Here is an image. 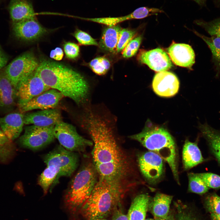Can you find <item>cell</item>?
I'll return each instance as SVG.
<instances>
[{
    "instance_id": "1",
    "label": "cell",
    "mask_w": 220,
    "mask_h": 220,
    "mask_svg": "<svg viewBox=\"0 0 220 220\" xmlns=\"http://www.w3.org/2000/svg\"><path fill=\"white\" fill-rule=\"evenodd\" d=\"M82 127L92 139L93 164L99 178L121 183L126 170V163L108 120L90 110L80 117Z\"/></svg>"
},
{
    "instance_id": "2",
    "label": "cell",
    "mask_w": 220,
    "mask_h": 220,
    "mask_svg": "<svg viewBox=\"0 0 220 220\" xmlns=\"http://www.w3.org/2000/svg\"><path fill=\"white\" fill-rule=\"evenodd\" d=\"M36 71L50 89L57 90L78 105L86 103L89 93V85L78 72L61 63L48 60L39 63Z\"/></svg>"
},
{
    "instance_id": "3",
    "label": "cell",
    "mask_w": 220,
    "mask_h": 220,
    "mask_svg": "<svg viewBox=\"0 0 220 220\" xmlns=\"http://www.w3.org/2000/svg\"><path fill=\"white\" fill-rule=\"evenodd\" d=\"M129 138L160 156L168 163L174 179L180 185L178 149L173 138L167 130L154 125L148 120L141 132Z\"/></svg>"
},
{
    "instance_id": "4",
    "label": "cell",
    "mask_w": 220,
    "mask_h": 220,
    "mask_svg": "<svg viewBox=\"0 0 220 220\" xmlns=\"http://www.w3.org/2000/svg\"><path fill=\"white\" fill-rule=\"evenodd\" d=\"M98 175L93 164H85L70 181L64 194L61 207L68 220H77L81 207L98 181Z\"/></svg>"
},
{
    "instance_id": "5",
    "label": "cell",
    "mask_w": 220,
    "mask_h": 220,
    "mask_svg": "<svg viewBox=\"0 0 220 220\" xmlns=\"http://www.w3.org/2000/svg\"><path fill=\"white\" fill-rule=\"evenodd\" d=\"M122 191L121 183L99 178L80 214L86 220L105 218L120 206Z\"/></svg>"
},
{
    "instance_id": "6",
    "label": "cell",
    "mask_w": 220,
    "mask_h": 220,
    "mask_svg": "<svg viewBox=\"0 0 220 220\" xmlns=\"http://www.w3.org/2000/svg\"><path fill=\"white\" fill-rule=\"evenodd\" d=\"M43 159L46 166H53L58 172L52 189L58 183L60 177L72 175L77 168L79 162V157L76 152L69 151L60 145L45 155Z\"/></svg>"
},
{
    "instance_id": "7",
    "label": "cell",
    "mask_w": 220,
    "mask_h": 220,
    "mask_svg": "<svg viewBox=\"0 0 220 220\" xmlns=\"http://www.w3.org/2000/svg\"><path fill=\"white\" fill-rule=\"evenodd\" d=\"M54 133L60 145L70 151L83 152L93 145L92 141L79 135L75 127L63 121L55 126Z\"/></svg>"
},
{
    "instance_id": "8",
    "label": "cell",
    "mask_w": 220,
    "mask_h": 220,
    "mask_svg": "<svg viewBox=\"0 0 220 220\" xmlns=\"http://www.w3.org/2000/svg\"><path fill=\"white\" fill-rule=\"evenodd\" d=\"M55 126L39 127L34 125L25 127L19 142L22 147L35 151L42 149L51 143L55 138Z\"/></svg>"
},
{
    "instance_id": "9",
    "label": "cell",
    "mask_w": 220,
    "mask_h": 220,
    "mask_svg": "<svg viewBox=\"0 0 220 220\" xmlns=\"http://www.w3.org/2000/svg\"><path fill=\"white\" fill-rule=\"evenodd\" d=\"M39 64L33 54L27 53L14 59L6 67L4 71L16 89L20 82L35 71Z\"/></svg>"
},
{
    "instance_id": "10",
    "label": "cell",
    "mask_w": 220,
    "mask_h": 220,
    "mask_svg": "<svg viewBox=\"0 0 220 220\" xmlns=\"http://www.w3.org/2000/svg\"><path fill=\"white\" fill-rule=\"evenodd\" d=\"M164 161L157 154L150 151L139 157L138 162L140 170L149 183L156 184L163 178L164 172Z\"/></svg>"
},
{
    "instance_id": "11",
    "label": "cell",
    "mask_w": 220,
    "mask_h": 220,
    "mask_svg": "<svg viewBox=\"0 0 220 220\" xmlns=\"http://www.w3.org/2000/svg\"><path fill=\"white\" fill-rule=\"evenodd\" d=\"M50 89L44 83L36 70L20 81L16 87L18 108Z\"/></svg>"
},
{
    "instance_id": "12",
    "label": "cell",
    "mask_w": 220,
    "mask_h": 220,
    "mask_svg": "<svg viewBox=\"0 0 220 220\" xmlns=\"http://www.w3.org/2000/svg\"><path fill=\"white\" fill-rule=\"evenodd\" d=\"M137 58L139 62L158 72L167 71L173 66L167 53L159 48L149 50H141Z\"/></svg>"
},
{
    "instance_id": "13",
    "label": "cell",
    "mask_w": 220,
    "mask_h": 220,
    "mask_svg": "<svg viewBox=\"0 0 220 220\" xmlns=\"http://www.w3.org/2000/svg\"><path fill=\"white\" fill-rule=\"evenodd\" d=\"M13 33L17 38L24 41H32L38 39L47 32L35 17L13 23Z\"/></svg>"
},
{
    "instance_id": "14",
    "label": "cell",
    "mask_w": 220,
    "mask_h": 220,
    "mask_svg": "<svg viewBox=\"0 0 220 220\" xmlns=\"http://www.w3.org/2000/svg\"><path fill=\"white\" fill-rule=\"evenodd\" d=\"M64 97L59 91L49 89L33 98L19 108L23 113L34 109L41 110L56 108Z\"/></svg>"
},
{
    "instance_id": "15",
    "label": "cell",
    "mask_w": 220,
    "mask_h": 220,
    "mask_svg": "<svg viewBox=\"0 0 220 220\" xmlns=\"http://www.w3.org/2000/svg\"><path fill=\"white\" fill-rule=\"evenodd\" d=\"M152 85L154 91L158 95L170 97L178 92L179 82L174 74L165 71L158 72L155 75Z\"/></svg>"
},
{
    "instance_id": "16",
    "label": "cell",
    "mask_w": 220,
    "mask_h": 220,
    "mask_svg": "<svg viewBox=\"0 0 220 220\" xmlns=\"http://www.w3.org/2000/svg\"><path fill=\"white\" fill-rule=\"evenodd\" d=\"M160 9L157 8L143 6L139 7L125 16L115 17L83 18L86 20L112 26L123 21L133 19H142L160 13Z\"/></svg>"
},
{
    "instance_id": "17",
    "label": "cell",
    "mask_w": 220,
    "mask_h": 220,
    "mask_svg": "<svg viewBox=\"0 0 220 220\" xmlns=\"http://www.w3.org/2000/svg\"><path fill=\"white\" fill-rule=\"evenodd\" d=\"M167 50L171 61L177 66L190 68L195 63L194 52L188 44L173 42Z\"/></svg>"
},
{
    "instance_id": "18",
    "label": "cell",
    "mask_w": 220,
    "mask_h": 220,
    "mask_svg": "<svg viewBox=\"0 0 220 220\" xmlns=\"http://www.w3.org/2000/svg\"><path fill=\"white\" fill-rule=\"evenodd\" d=\"M62 121L61 112L56 108L28 113L24 116V124L39 127L55 126Z\"/></svg>"
},
{
    "instance_id": "19",
    "label": "cell",
    "mask_w": 220,
    "mask_h": 220,
    "mask_svg": "<svg viewBox=\"0 0 220 220\" xmlns=\"http://www.w3.org/2000/svg\"><path fill=\"white\" fill-rule=\"evenodd\" d=\"M24 116L21 112H14L0 118L1 130L11 141L18 138L23 130Z\"/></svg>"
},
{
    "instance_id": "20",
    "label": "cell",
    "mask_w": 220,
    "mask_h": 220,
    "mask_svg": "<svg viewBox=\"0 0 220 220\" xmlns=\"http://www.w3.org/2000/svg\"><path fill=\"white\" fill-rule=\"evenodd\" d=\"M15 88L5 71H0V108L10 110L15 104L16 98Z\"/></svg>"
},
{
    "instance_id": "21",
    "label": "cell",
    "mask_w": 220,
    "mask_h": 220,
    "mask_svg": "<svg viewBox=\"0 0 220 220\" xmlns=\"http://www.w3.org/2000/svg\"><path fill=\"white\" fill-rule=\"evenodd\" d=\"M182 160L184 169H190L206 161L196 142L186 140L182 151Z\"/></svg>"
},
{
    "instance_id": "22",
    "label": "cell",
    "mask_w": 220,
    "mask_h": 220,
    "mask_svg": "<svg viewBox=\"0 0 220 220\" xmlns=\"http://www.w3.org/2000/svg\"><path fill=\"white\" fill-rule=\"evenodd\" d=\"M172 199L170 195L161 193L156 194L148 207L154 220H160L168 215Z\"/></svg>"
},
{
    "instance_id": "23",
    "label": "cell",
    "mask_w": 220,
    "mask_h": 220,
    "mask_svg": "<svg viewBox=\"0 0 220 220\" xmlns=\"http://www.w3.org/2000/svg\"><path fill=\"white\" fill-rule=\"evenodd\" d=\"M10 18L13 23L35 17L31 4L25 0H13L9 7Z\"/></svg>"
},
{
    "instance_id": "24",
    "label": "cell",
    "mask_w": 220,
    "mask_h": 220,
    "mask_svg": "<svg viewBox=\"0 0 220 220\" xmlns=\"http://www.w3.org/2000/svg\"><path fill=\"white\" fill-rule=\"evenodd\" d=\"M122 29L118 24L105 27L103 30L98 46L102 50L109 53L116 51L119 38Z\"/></svg>"
},
{
    "instance_id": "25",
    "label": "cell",
    "mask_w": 220,
    "mask_h": 220,
    "mask_svg": "<svg viewBox=\"0 0 220 220\" xmlns=\"http://www.w3.org/2000/svg\"><path fill=\"white\" fill-rule=\"evenodd\" d=\"M150 203L149 196L141 194L133 200L127 216L128 220H145Z\"/></svg>"
},
{
    "instance_id": "26",
    "label": "cell",
    "mask_w": 220,
    "mask_h": 220,
    "mask_svg": "<svg viewBox=\"0 0 220 220\" xmlns=\"http://www.w3.org/2000/svg\"><path fill=\"white\" fill-rule=\"evenodd\" d=\"M199 128L208 143L211 153L220 165V131L207 123L200 124Z\"/></svg>"
},
{
    "instance_id": "27",
    "label": "cell",
    "mask_w": 220,
    "mask_h": 220,
    "mask_svg": "<svg viewBox=\"0 0 220 220\" xmlns=\"http://www.w3.org/2000/svg\"><path fill=\"white\" fill-rule=\"evenodd\" d=\"M195 34L201 38L207 44L212 54V61L216 69L220 70V37L213 36L208 37L195 31Z\"/></svg>"
},
{
    "instance_id": "28",
    "label": "cell",
    "mask_w": 220,
    "mask_h": 220,
    "mask_svg": "<svg viewBox=\"0 0 220 220\" xmlns=\"http://www.w3.org/2000/svg\"><path fill=\"white\" fill-rule=\"evenodd\" d=\"M46 166L38 180V184L42 188L44 195L47 194L58 174V170L53 166Z\"/></svg>"
},
{
    "instance_id": "29",
    "label": "cell",
    "mask_w": 220,
    "mask_h": 220,
    "mask_svg": "<svg viewBox=\"0 0 220 220\" xmlns=\"http://www.w3.org/2000/svg\"><path fill=\"white\" fill-rule=\"evenodd\" d=\"M189 192L199 195L207 193L209 189L199 176L197 173H190L188 174Z\"/></svg>"
},
{
    "instance_id": "30",
    "label": "cell",
    "mask_w": 220,
    "mask_h": 220,
    "mask_svg": "<svg viewBox=\"0 0 220 220\" xmlns=\"http://www.w3.org/2000/svg\"><path fill=\"white\" fill-rule=\"evenodd\" d=\"M88 64L93 72L99 75L105 74L111 66V63L109 60L103 57L94 58Z\"/></svg>"
},
{
    "instance_id": "31",
    "label": "cell",
    "mask_w": 220,
    "mask_h": 220,
    "mask_svg": "<svg viewBox=\"0 0 220 220\" xmlns=\"http://www.w3.org/2000/svg\"><path fill=\"white\" fill-rule=\"evenodd\" d=\"M204 205L207 211L211 214L220 215V196L215 193L207 195Z\"/></svg>"
},
{
    "instance_id": "32",
    "label": "cell",
    "mask_w": 220,
    "mask_h": 220,
    "mask_svg": "<svg viewBox=\"0 0 220 220\" xmlns=\"http://www.w3.org/2000/svg\"><path fill=\"white\" fill-rule=\"evenodd\" d=\"M194 22L203 28L211 36L220 37V17L209 22L196 20Z\"/></svg>"
},
{
    "instance_id": "33",
    "label": "cell",
    "mask_w": 220,
    "mask_h": 220,
    "mask_svg": "<svg viewBox=\"0 0 220 220\" xmlns=\"http://www.w3.org/2000/svg\"><path fill=\"white\" fill-rule=\"evenodd\" d=\"M135 30L122 28L120 32L116 52L119 53L123 51L129 42L136 35Z\"/></svg>"
},
{
    "instance_id": "34",
    "label": "cell",
    "mask_w": 220,
    "mask_h": 220,
    "mask_svg": "<svg viewBox=\"0 0 220 220\" xmlns=\"http://www.w3.org/2000/svg\"><path fill=\"white\" fill-rule=\"evenodd\" d=\"M209 189H220V176L216 174L205 172L197 173Z\"/></svg>"
},
{
    "instance_id": "35",
    "label": "cell",
    "mask_w": 220,
    "mask_h": 220,
    "mask_svg": "<svg viewBox=\"0 0 220 220\" xmlns=\"http://www.w3.org/2000/svg\"><path fill=\"white\" fill-rule=\"evenodd\" d=\"M142 40L141 36L133 38L126 45L123 50V57L129 58L134 55L137 52Z\"/></svg>"
},
{
    "instance_id": "36",
    "label": "cell",
    "mask_w": 220,
    "mask_h": 220,
    "mask_svg": "<svg viewBox=\"0 0 220 220\" xmlns=\"http://www.w3.org/2000/svg\"><path fill=\"white\" fill-rule=\"evenodd\" d=\"M11 142L0 129V159L2 160L8 157L13 152Z\"/></svg>"
},
{
    "instance_id": "37",
    "label": "cell",
    "mask_w": 220,
    "mask_h": 220,
    "mask_svg": "<svg viewBox=\"0 0 220 220\" xmlns=\"http://www.w3.org/2000/svg\"><path fill=\"white\" fill-rule=\"evenodd\" d=\"M79 44L82 45H93L98 46V43L86 32L76 29L73 34Z\"/></svg>"
},
{
    "instance_id": "38",
    "label": "cell",
    "mask_w": 220,
    "mask_h": 220,
    "mask_svg": "<svg viewBox=\"0 0 220 220\" xmlns=\"http://www.w3.org/2000/svg\"><path fill=\"white\" fill-rule=\"evenodd\" d=\"M63 47L66 58L73 60L79 56L80 48L79 45L76 43L70 41L66 42L63 45Z\"/></svg>"
},
{
    "instance_id": "39",
    "label": "cell",
    "mask_w": 220,
    "mask_h": 220,
    "mask_svg": "<svg viewBox=\"0 0 220 220\" xmlns=\"http://www.w3.org/2000/svg\"><path fill=\"white\" fill-rule=\"evenodd\" d=\"M64 55L63 50L59 47H57L54 49L52 50L50 53V57L57 61L61 60Z\"/></svg>"
},
{
    "instance_id": "40",
    "label": "cell",
    "mask_w": 220,
    "mask_h": 220,
    "mask_svg": "<svg viewBox=\"0 0 220 220\" xmlns=\"http://www.w3.org/2000/svg\"><path fill=\"white\" fill-rule=\"evenodd\" d=\"M112 214V220H128L127 215L123 212L119 207L116 209Z\"/></svg>"
},
{
    "instance_id": "41",
    "label": "cell",
    "mask_w": 220,
    "mask_h": 220,
    "mask_svg": "<svg viewBox=\"0 0 220 220\" xmlns=\"http://www.w3.org/2000/svg\"><path fill=\"white\" fill-rule=\"evenodd\" d=\"M8 60L7 55L5 53L0 46V69L7 64Z\"/></svg>"
},
{
    "instance_id": "42",
    "label": "cell",
    "mask_w": 220,
    "mask_h": 220,
    "mask_svg": "<svg viewBox=\"0 0 220 220\" xmlns=\"http://www.w3.org/2000/svg\"><path fill=\"white\" fill-rule=\"evenodd\" d=\"M178 220H196L194 217L189 215L184 214L181 215Z\"/></svg>"
},
{
    "instance_id": "43",
    "label": "cell",
    "mask_w": 220,
    "mask_h": 220,
    "mask_svg": "<svg viewBox=\"0 0 220 220\" xmlns=\"http://www.w3.org/2000/svg\"><path fill=\"white\" fill-rule=\"evenodd\" d=\"M210 217L211 220H220V215L211 214Z\"/></svg>"
},
{
    "instance_id": "44",
    "label": "cell",
    "mask_w": 220,
    "mask_h": 220,
    "mask_svg": "<svg viewBox=\"0 0 220 220\" xmlns=\"http://www.w3.org/2000/svg\"><path fill=\"white\" fill-rule=\"evenodd\" d=\"M197 3L200 6H203L205 5L206 0H192Z\"/></svg>"
},
{
    "instance_id": "45",
    "label": "cell",
    "mask_w": 220,
    "mask_h": 220,
    "mask_svg": "<svg viewBox=\"0 0 220 220\" xmlns=\"http://www.w3.org/2000/svg\"><path fill=\"white\" fill-rule=\"evenodd\" d=\"M160 220H175V219L173 215L169 214L165 218Z\"/></svg>"
},
{
    "instance_id": "46",
    "label": "cell",
    "mask_w": 220,
    "mask_h": 220,
    "mask_svg": "<svg viewBox=\"0 0 220 220\" xmlns=\"http://www.w3.org/2000/svg\"><path fill=\"white\" fill-rule=\"evenodd\" d=\"M93 220H107L105 218H103V219H94Z\"/></svg>"
},
{
    "instance_id": "47",
    "label": "cell",
    "mask_w": 220,
    "mask_h": 220,
    "mask_svg": "<svg viewBox=\"0 0 220 220\" xmlns=\"http://www.w3.org/2000/svg\"><path fill=\"white\" fill-rule=\"evenodd\" d=\"M145 220H154V219H151V218H148L147 219H145Z\"/></svg>"
},
{
    "instance_id": "48",
    "label": "cell",
    "mask_w": 220,
    "mask_h": 220,
    "mask_svg": "<svg viewBox=\"0 0 220 220\" xmlns=\"http://www.w3.org/2000/svg\"><path fill=\"white\" fill-rule=\"evenodd\" d=\"M219 2H220V0H219Z\"/></svg>"
}]
</instances>
